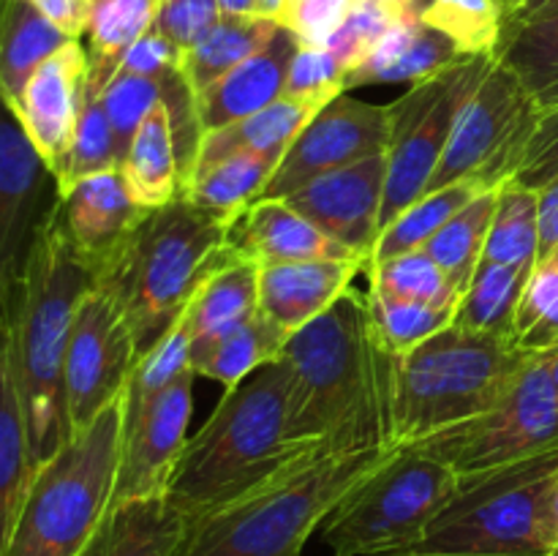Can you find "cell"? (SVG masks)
Masks as SVG:
<instances>
[{
  "label": "cell",
  "instance_id": "56",
  "mask_svg": "<svg viewBox=\"0 0 558 556\" xmlns=\"http://www.w3.org/2000/svg\"><path fill=\"white\" fill-rule=\"evenodd\" d=\"M548 556H558V485L550 505V527H548Z\"/></svg>",
  "mask_w": 558,
  "mask_h": 556
},
{
  "label": "cell",
  "instance_id": "25",
  "mask_svg": "<svg viewBox=\"0 0 558 556\" xmlns=\"http://www.w3.org/2000/svg\"><path fill=\"white\" fill-rule=\"evenodd\" d=\"M36 478L25 412L11 368L9 336L0 322V556H9L22 505Z\"/></svg>",
  "mask_w": 558,
  "mask_h": 556
},
{
  "label": "cell",
  "instance_id": "30",
  "mask_svg": "<svg viewBox=\"0 0 558 556\" xmlns=\"http://www.w3.org/2000/svg\"><path fill=\"white\" fill-rule=\"evenodd\" d=\"M289 333L281 330L270 316L259 314L229 336L205 347H191V368L196 376L221 382L223 387H238L256 368L276 363L281 358Z\"/></svg>",
  "mask_w": 558,
  "mask_h": 556
},
{
  "label": "cell",
  "instance_id": "37",
  "mask_svg": "<svg viewBox=\"0 0 558 556\" xmlns=\"http://www.w3.org/2000/svg\"><path fill=\"white\" fill-rule=\"evenodd\" d=\"M539 249V191L526 189L518 180H507L496 196L483 262L496 265H537Z\"/></svg>",
  "mask_w": 558,
  "mask_h": 556
},
{
  "label": "cell",
  "instance_id": "4",
  "mask_svg": "<svg viewBox=\"0 0 558 556\" xmlns=\"http://www.w3.org/2000/svg\"><path fill=\"white\" fill-rule=\"evenodd\" d=\"M396 450L311 452L262 488L189 518L174 556H300L332 507Z\"/></svg>",
  "mask_w": 558,
  "mask_h": 556
},
{
  "label": "cell",
  "instance_id": "58",
  "mask_svg": "<svg viewBox=\"0 0 558 556\" xmlns=\"http://www.w3.org/2000/svg\"><path fill=\"white\" fill-rule=\"evenodd\" d=\"M379 3L390 5L398 14H417V0H379Z\"/></svg>",
  "mask_w": 558,
  "mask_h": 556
},
{
  "label": "cell",
  "instance_id": "45",
  "mask_svg": "<svg viewBox=\"0 0 558 556\" xmlns=\"http://www.w3.org/2000/svg\"><path fill=\"white\" fill-rule=\"evenodd\" d=\"M515 341L529 352L558 347V259L537 262L515 316Z\"/></svg>",
  "mask_w": 558,
  "mask_h": 556
},
{
  "label": "cell",
  "instance_id": "49",
  "mask_svg": "<svg viewBox=\"0 0 558 556\" xmlns=\"http://www.w3.org/2000/svg\"><path fill=\"white\" fill-rule=\"evenodd\" d=\"M349 0H283L278 25L298 36L300 44L325 47L343 22Z\"/></svg>",
  "mask_w": 558,
  "mask_h": 556
},
{
  "label": "cell",
  "instance_id": "39",
  "mask_svg": "<svg viewBox=\"0 0 558 556\" xmlns=\"http://www.w3.org/2000/svg\"><path fill=\"white\" fill-rule=\"evenodd\" d=\"M420 20L450 38L463 55H496L507 11L501 0H430Z\"/></svg>",
  "mask_w": 558,
  "mask_h": 556
},
{
  "label": "cell",
  "instance_id": "46",
  "mask_svg": "<svg viewBox=\"0 0 558 556\" xmlns=\"http://www.w3.org/2000/svg\"><path fill=\"white\" fill-rule=\"evenodd\" d=\"M343 82H347V65L330 49L300 44L289 65L283 98L322 109L327 101L347 93Z\"/></svg>",
  "mask_w": 558,
  "mask_h": 556
},
{
  "label": "cell",
  "instance_id": "40",
  "mask_svg": "<svg viewBox=\"0 0 558 556\" xmlns=\"http://www.w3.org/2000/svg\"><path fill=\"white\" fill-rule=\"evenodd\" d=\"M161 5L163 0H93L87 22L90 63L112 76L114 60L156 25Z\"/></svg>",
  "mask_w": 558,
  "mask_h": 556
},
{
  "label": "cell",
  "instance_id": "35",
  "mask_svg": "<svg viewBox=\"0 0 558 556\" xmlns=\"http://www.w3.org/2000/svg\"><path fill=\"white\" fill-rule=\"evenodd\" d=\"M109 76L101 69L90 63V74H87L85 93H82L80 118H76L74 140H71L69 153H65L63 164H60L58 174V191L69 189L76 180L87 178V174L107 172V169L120 167L118 142H114L112 123L107 118V109L101 101V87L107 85Z\"/></svg>",
  "mask_w": 558,
  "mask_h": 556
},
{
  "label": "cell",
  "instance_id": "23",
  "mask_svg": "<svg viewBox=\"0 0 558 556\" xmlns=\"http://www.w3.org/2000/svg\"><path fill=\"white\" fill-rule=\"evenodd\" d=\"M461 58L466 55L450 38L425 25L420 14H403L371 49L368 58L349 71L343 87L352 90L363 85H398V82L417 85Z\"/></svg>",
  "mask_w": 558,
  "mask_h": 556
},
{
  "label": "cell",
  "instance_id": "44",
  "mask_svg": "<svg viewBox=\"0 0 558 556\" xmlns=\"http://www.w3.org/2000/svg\"><path fill=\"white\" fill-rule=\"evenodd\" d=\"M371 316L376 322L381 341L390 347V352L403 354L417 343L428 341L430 336L441 333L456 322L458 303L450 305H425L409 303V300L387 298V294L368 289Z\"/></svg>",
  "mask_w": 558,
  "mask_h": 556
},
{
  "label": "cell",
  "instance_id": "6",
  "mask_svg": "<svg viewBox=\"0 0 558 556\" xmlns=\"http://www.w3.org/2000/svg\"><path fill=\"white\" fill-rule=\"evenodd\" d=\"M512 336L450 325L396 358V445H414L488 412L537 358Z\"/></svg>",
  "mask_w": 558,
  "mask_h": 556
},
{
  "label": "cell",
  "instance_id": "53",
  "mask_svg": "<svg viewBox=\"0 0 558 556\" xmlns=\"http://www.w3.org/2000/svg\"><path fill=\"white\" fill-rule=\"evenodd\" d=\"M558 249V178L539 189V249L537 262Z\"/></svg>",
  "mask_w": 558,
  "mask_h": 556
},
{
  "label": "cell",
  "instance_id": "20",
  "mask_svg": "<svg viewBox=\"0 0 558 556\" xmlns=\"http://www.w3.org/2000/svg\"><path fill=\"white\" fill-rule=\"evenodd\" d=\"M363 256L259 265V309L289 336L325 314L365 273Z\"/></svg>",
  "mask_w": 558,
  "mask_h": 556
},
{
  "label": "cell",
  "instance_id": "41",
  "mask_svg": "<svg viewBox=\"0 0 558 556\" xmlns=\"http://www.w3.org/2000/svg\"><path fill=\"white\" fill-rule=\"evenodd\" d=\"M365 276H368V289L387 298L425 305L461 303L456 283L425 251H409L376 265H365Z\"/></svg>",
  "mask_w": 558,
  "mask_h": 556
},
{
  "label": "cell",
  "instance_id": "9",
  "mask_svg": "<svg viewBox=\"0 0 558 556\" xmlns=\"http://www.w3.org/2000/svg\"><path fill=\"white\" fill-rule=\"evenodd\" d=\"M458 488L445 461L401 445L322 521L332 556H385L412 548Z\"/></svg>",
  "mask_w": 558,
  "mask_h": 556
},
{
  "label": "cell",
  "instance_id": "51",
  "mask_svg": "<svg viewBox=\"0 0 558 556\" xmlns=\"http://www.w3.org/2000/svg\"><path fill=\"white\" fill-rule=\"evenodd\" d=\"M180 52L163 33L156 27L136 38L118 60H114L112 71H123V74H140V76H163L167 71L180 69Z\"/></svg>",
  "mask_w": 558,
  "mask_h": 556
},
{
  "label": "cell",
  "instance_id": "62",
  "mask_svg": "<svg viewBox=\"0 0 558 556\" xmlns=\"http://www.w3.org/2000/svg\"><path fill=\"white\" fill-rule=\"evenodd\" d=\"M428 3H430V0H417V14H420V11H423Z\"/></svg>",
  "mask_w": 558,
  "mask_h": 556
},
{
  "label": "cell",
  "instance_id": "32",
  "mask_svg": "<svg viewBox=\"0 0 558 556\" xmlns=\"http://www.w3.org/2000/svg\"><path fill=\"white\" fill-rule=\"evenodd\" d=\"M534 267L480 262L472 283L458 303L452 325L474 333L515 338V316Z\"/></svg>",
  "mask_w": 558,
  "mask_h": 556
},
{
  "label": "cell",
  "instance_id": "36",
  "mask_svg": "<svg viewBox=\"0 0 558 556\" xmlns=\"http://www.w3.org/2000/svg\"><path fill=\"white\" fill-rule=\"evenodd\" d=\"M477 183H452L439 191H428L423 200L409 205L407 210L398 213L390 223L379 232L374 251L368 256V265L376 262L392 259L398 254H409V251H423L428 240L450 221L456 213H461L474 196L483 194Z\"/></svg>",
  "mask_w": 558,
  "mask_h": 556
},
{
  "label": "cell",
  "instance_id": "10",
  "mask_svg": "<svg viewBox=\"0 0 558 556\" xmlns=\"http://www.w3.org/2000/svg\"><path fill=\"white\" fill-rule=\"evenodd\" d=\"M496 55H466L439 74L412 85L407 96L390 104V147L379 227L423 200L447 150L463 104L480 87ZM379 229V232H381Z\"/></svg>",
  "mask_w": 558,
  "mask_h": 556
},
{
  "label": "cell",
  "instance_id": "21",
  "mask_svg": "<svg viewBox=\"0 0 558 556\" xmlns=\"http://www.w3.org/2000/svg\"><path fill=\"white\" fill-rule=\"evenodd\" d=\"M298 47V36L278 25V31L272 33V38L259 52L234 65L229 74L213 82L207 90L196 93L194 109L199 136L251 118V114L262 112L265 107L276 104L278 98H283L289 65H292Z\"/></svg>",
  "mask_w": 558,
  "mask_h": 556
},
{
  "label": "cell",
  "instance_id": "26",
  "mask_svg": "<svg viewBox=\"0 0 558 556\" xmlns=\"http://www.w3.org/2000/svg\"><path fill=\"white\" fill-rule=\"evenodd\" d=\"M129 194L136 205L156 210L169 205L178 196H185V169L174 140L172 114L167 101L158 104L131 140L129 153L120 164Z\"/></svg>",
  "mask_w": 558,
  "mask_h": 556
},
{
  "label": "cell",
  "instance_id": "57",
  "mask_svg": "<svg viewBox=\"0 0 558 556\" xmlns=\"http://www.w3.org/2000/svg\"><path fill=\"white\" fill-rule=\"evenodd\" d=\"M256 9H259V16H267V20H278L283 9V0H256Z\"/></svg>",
  "mask_w": 558,
  "mask_h": 556
},
{
  "label": "cell",
  "instance_id": "17",
  "mask_svg": "<svg viewBox=\"0 0 558 556\" xmlns=\"http://www.w3.org/2000/svg\"><path fill=\"white\" fill-rule=\"evenodd\" d=\"M385 180L387 150L308 180L287 202L336 243L368 262L379 240Z\"/></svg>",
  "mask_w": 558,
  "mask_h": 556
},
{
  "label": "cell",
  "instance_id": "61",
  "mask_svg": "<svg viewBox=\"0 0 558 556\" xmlns=\"http://www.w3.org/2000/svg\"><path fill=\"white\" fill-rule=\"evenodd\" d=\"M385 556H463V554H385Z\"/></svg>",
  "mask_w": 558,
  "mask_h": 556
},
{
  "label": "cell",
  "instance_id": "29",
  "mask_svg": "<svg viewBox=\"0 0 558 556\" xmlns=\"http://www.w3.org/2000/svg\"><path fill=\"white\" fill-rule=\"evenodd\" d=\"M69 41L31 0H0V98L14 112L33 71Z\"/></svg>",
  "mask_w": 558,
  "mask_h": 556
},
{
  "label": "cell",
  "instance_id": "2",
  "mask_svg": "<svg viewBox=\"0 0 558 556\" xmlns=\"http://www.w3.org/2000/svg\"><path fill=\"white\" fill-rule=\"evenodd\" d=\"M90 287L96 278L71 243L58 202L33 243L3 322L36 469L71 439L63 368L76 309Z\"/></svg>",
  "mask_w": 558,
  "mask_h": 556
},
{
  "label": "cell",
  "instance_id": "3",
  "mask_svg": "<svg viewBox=\"0 0 558 556\" xmlns=\"http://www.w3.org/2000/svg\"><path fill=\"white\" fill-rule=\"evenodd\" d=\"M319 450L314 442L292 436L287 374L281 363H267L229 387L205 425L189 436L169 478L167 499L196 518L262 488Z\"/></svg>",
  "mask_w": 558,
  "mask_h": 556
},
{
  "label": "cell",
  "instance_id": "11",
  "mask_svg": "<svg viewBox=\"0 0 558 556\" xmlns=\"http://www.w3.org/2000/svg\"><path fill=\"white\" fill-rule=\"evenodd\" d=\"M414 447L445 461L458 474L558 450V387L550 374V349L521 371L488 412L436 431L414 442Z\"/></svg>",
  "mask_w": 558,
  "mask_h": 556
},
{
  "label": "cell",
  "instance_id": "47",
  "mask_svg": "<svg viewBox=\"0 0 558 556\" xmlns=\"http://www.w3.org/2000/svg\"><path fill=\"white\" fill-rule=\"evenodd\" d=\"M403 14L392 11L390 5L379 3V0H354V3H349L347 16H343V22L338 25V31L332 33L325 47L347 65L349 74V71H354L368 58L371 49L381 41V36Z\"/></svg>",
  "mask_w": 558,
  "mask_h": 556
},
{
  "label": "cell",
  "instance_id": "64",
  "mask_svg": "<svg viewBox=\"0 0 558 556\" xmlns=\"http://www.w3.org/2000/svg\"><path fill=\"white\" fill-rule=\"evenodd\" d=\"M349 3H354V0H349Z\"/></svg>",
  "mask_w": 558,
  "mask_h": 556
},
{
  "label": "cell",
  "instance_id": "8",
  "mask_svg": "<svg viewBox=\"0 0 558 556\" xmlns=\"http://www.w3.org/2000/svg\"><path fill=\"white\" fill-rule=\"evenodd\" d=\"M123 450V398L36 469L9 556H82L112 507Z\"/></svg>",
  "mask_w": 558,
  "mask_h": 556
},
{
  "label": "cell",
  "instance_id": "5",
  "mask_svg": "<svg viewBox=\"0 0 558 556\" xmlns=\"http://www.w3.org/2000/svg\"><path fill=\"white\" fill-rule=\"evenodd\" d=\"M229 223L232 218L178 196L147 213L123 259L96 283L120 300L140 354L183 316L199 283L234 259L227 245Z\"/></svg>",
  "mask_w": 558,
  "mask_h": 556
},
{
  "label": "cell",
  "instance_id": "19",
  "mask_svg": "<svg viewBox=\"0 0 558 556\" xmlns=\"http://www.w3.org/2000/svg\"><path fill=\"white\" fill-rule=\"evenodd\" d=\"M87 74H90V52L82 47L80 38H71L33 71L16 104L22 129L49 164L52 174H58L74 140Z\"/></svg>",
  "mask_w": 558,
  "mask_h": 556
},
{
  "label": "cell",
  "instance_id": "15",
  "mask_svg": "<svg viewBox=\"0 0 558 556\" xmlns=\"http://www.w3.org/2000/svg\"><path fill=\"white\" fill-rule=\"evenodd\" d=\"M390 134V107L357 101L341 93L294 136L259 200H287L319 174L385 153Z\"/></svg>",
  "mask_w": 558,
  "mask_h": 556
},
{
  "label": "cell",
  "instance_id": "18",
  "mask_svg": "<svg viewBox=\"0 0 558 556\" xmlns=\"http://www.w3.org/2000/svg\"><path fill=\"white\" fill-rule=\"evenodd\" d=\"M147 207L136 205L120 169L87 174L60 191V218L71 243L90 267L96 283L123 259L131 238L147 218Z\"/></svg>",
  "mask_w": 558,
  "mask_h": 556
},
{
  "label": "cell",
  "instance_id": "33",
  "mask_svg": "<svg viewBox=\"0 0 558 556\" xmlns=\"http://www.w3.org/2000/svg\"><path fill=\"white\" fill-rule=\"evenodd\" d=\"M496 58L523 82L539 112L558 107V14L505 25Z\"/></svg>",
  "mask_w": 558,
  "mask_h": 556
},
{
  "label": "cell",
  "instance_id": "63",
  "mask_svg": "<svg viewBox=\"0 0 558 556\" xmlns=\"http://www.w3.org/2000/svg\"><path fill=\"white\" fill-rule=\"evenodd\" d=\"M550 256H556V259H558V249H556V251H554V254H550Z\"/></svg>",
  "mask_w": 558,
  "mask_h": 556
},
{
  "label": "cell",
  "instance_id": "48",
  "mask_svg": "<svg viewBox=\"0 0 558 556\" xmlns=\"http://www.w3.org/2000/svg\"><path fill=\"white\" fill-rule=\"evenodd\" d=\"M221 16L218 0H163L153 27L163 33L180 52H189L218 25Z\"/></svg>",
  "mask_w": 558,
  "mask_h": 556
},
{
  "label": "cell",
  "instance_id": "54",
  "mask_svg": "<svg viewBox=\"0 0 558 556\" xmlns=\"http://www.w3.org/2000/svg\"><path fill=\"white\" fill-rule=\"evenodd\" d=\"M554 14H558V0H529L523 9H518L515 14L507 16L505 25H523V22L548 20V16Z\"/></svg>",
  "mask_w": 558,
  "mask_h": 556
},
{
  "label": "cell",
  "instance_id": "24",
  "mask_svg": "<svg viewBox=\"0 0 558 556\" xmlns=\"http://www.w3.org/2000/svg\"><path fill=\"white\" fill-rule=\"evenodd\" d=\"M189 516L167 496H142L109 507L82 556H174Z\"/></svg>",
  "mask_w": 558,
  "mask_h": 556
},
{
  "label": "cell",
  "instance_id": "28",
  "mask_svg": "<svg viewBox=\"0 0 558 556\" xmlns=\"http://www.w3.org/2000/svg\"><path fill=\"white\" fill-rule=\"evenodd\" d=\"M319 109L308 107V104L292 101V98H278L276 104L251 114V118L223 125V129L207 131V134L199 136V145H196L191 174L196 169H205L210 164L221 161V158L234 156V153H259V156L278 164L283 153H287V147L294 142V136L303 131V125Z\"/></svg>",
  "mask_w": 558,
  "mask_h": 556
},
{
  "label": "cell",
  "instance_id": "52",
  "mask_svg": "<svg viewBox=\"0 0 558 556\" xmlns=\"http://www.w3.org/2000/svg\"><path fill=\"white\" fill-rule=\"evenodd\" d=\"M31 5L69 38H82L87 33L93 0H31Z\"/></svg>",
  "mask_w": 558,
  "mask_h": 556
},
{
  "label": "cell",
  "instance_id": "12",
  "mask_svg": "<svg viewBox=\"0 0 558 556\" xmlns=\"http://www.w3.org/2000/svg\"><path fill=\"white\" fill-rule=\"evenodd\" d=\"M539 114L543 112L523 82L496 58L477 90L463 104L428 191L463 180L485 191L501 189L515 178Z\"/></svg>",
  "mask_w": 558,
  "mask_h": 556
},
{
  "label": "cell",
  "instance_id": "43",
  "mask_svg": "<svg viewBox=\"0 0 558 556\" xmlns=\"http://www.w3.org/2000/svg\"><path fill=\"white\" fill-rule=\"evenodd\" d=\"M180 76H183L180 69L167 71L163 76H140L112 71L107 85L101 87V101L104 109H107L109 123H112L120 164H123L125 153H129L131 140H134V134L140 131L142 120H145L158 104L167 101L169 90H172L174 82H178Z\"/></svg>",
  "mask_w": 558,
  "mask_h": 556
},
{
  "label": "cell",
  "instance_id": "34",
  "mask_svg": "<svg viewBox=\"0 0 558 556\" xmlns=\"http://www.w3.org/2000/svg\"><path fill=\"white\" fill-rule=\"evenodd\" d=\"M278 164L259 153H234L205 169H196L185 183V196L194 205L234 218L262 196Z\"/></svg>",
  "mask_w": 558,
  "mask_h": 556
},
{
  "label": "cell",
  "instance_id": "38",
  "mask_svg": "<svg viewBox=\"0 0 558 556\" xmlns=\"http://www.w3.org/2000/svg\"><path fill=\"white\" fill-rule=\"evenodd\" d=\"M496 196H499V189L483 191L480 196H474L423 249L450 276V281L456 283L461 298L469 283H472L480 262H483L490 218H494L496 210Z\"/></svg>",
  "mask_w": 558,
  "mask_h": 556
},
{
  "label": "cell",
  "instance_id": "16",
  "mask_svg": "<svg viewBox=\"0 0 558 556\" xmlns=\"http://www.w3.org/2000/svg\"><path fill=\"white\" fill-rule=\"evenodd\" d=\"M194 376V368H189L136 418L123 420V450L112 505L142 496H167L174 463L189 442Z\"/></svg>",
  "mask_w": 558,
  "mask_h": 556
},
{
  "label": "cell",
  "instance_id": "31",
  "mask_svg": "<svg viewBox=\"0 0 558 556\" xmlns=\"http://www.w3.org/2000/svg\"><path fill=\"white\" fill-rule=\"evenodd\" d=\"M276 31L278 22L267 20V16L223 14L218 20V25L196 47L183 52V58H180V74H183L191 93L196 96V93L207 90L213 82L221 80L223 74H229L234 65L243 63L245 58L259 52Z\"/></svg>",
  "mask_w": 558,
  "mask_h": 556
},
{
  "label": "cell",
  "instance_id": "60",
  "mask_svg": "<svg viewBox=\"0 0 558 556\" xmlns=\"http://www.w3.org/2000/svg\"><path fill=\"white\" fill-rule=\"evenodd\" d=\"M550 374H554V382L558 387V347L550 349Z\"/></svg>",
  "mask_w": 558,
  "mask_h": 556
},
{
  "label": "cell",
  "instance_id": "13",
  "mask_svg": "<svg viewBox=\"0 0 558 556\" xmlns=\"http://www.w3.org/2000/svg\"><path fill=\"white\" fill-rule=\"evenodd\" d=\"M136 360L140 349L120 300L109 289L90 287L76 309L63 368L71 436L123 398Z\"/></svg>",
  "mask_w": 558,
  "mask_h": 556
},
{
  "label": "cell",
  "instance_id": "22",
  "mask_svg": "<svg viewBox=\"0 0 558 556\" xmlns=\"http://www.w3.org/2000/svg\"><path fill=\"white\" fill-rule=\"evenodd\" d=\"M227 245L240 259L256 265L354 256L341 243L294 210L287 200H256L232 218Z\"/></svg>",
  "mask_w": 558,
  "mask_h": 556
},
{
  "label": "cell",
  "instance_id": "7",
  "mask_svg": "<svg viewBox=\"0 0 558 556\" xmlns=\"http://www.w3.org/2000/svg\"><path fill=\"white\" fill-rule=\"evenodd\" d=\"M558 450L458 474V488L423 537L401 554L548 556Z\"/></svg>",
  "mask_w": 558,
  "mask_h": 556
},
{
  "label": "cell",
  "instance_id": "50",
  "mask_svg": "<svg viewBox=\"0 0 558 556\" xmlns=\"http://www.w3.org/2000/svg\"><path fill=\"white\" fill-rule=\"evenodd\" d=\"M558 178V107L545 109L539 114V123L529 140L526 156L518 167L515 178L526 189L539 191L550 180Z\"/></svg>",
  "mask_w": 558,
  "mask_h": 556
},
{
  "label": "cell",
  "instance_id": "14",
  "mask_svg": "<svg viewBox=\"0 0 558 556\" xmlns=\"http://www.w3.org/2000/svg\"><path fill=\"white\" fill-rule=\"evenodd\" d=\"M58 202L52 169L0 98V322L9 319L33 243Z\"/></svg>",
  "mask_w": 558,
  "mask_h": 556
},
{
  "label": "cell",
  "instance_id": "59",
  "mask_svg": "<svg viewBox=\"0 0 558 556\" xmlns=\"http://www.w3.org/2000/svg\"><path fill=\"white\" fill-rule=\"evenodd\" d=\"M501 3H505V11H507V16H510V14H515L518 9H523V5H526L529 0H501Z\"/></svg>",
  "mask_w": 558,
  "mask_h": 556
},
{
  "label": "cell",
  "instance_id": "42",
  "mask_svg": "<svg viewBox=\"0 0 558 556\" xmlns=\"http://www.w3.org/2000/svg\"><path fill=\"white\" fill-rule=\"evenodd\" d=\"M191 368V327L185 311L147 352L140 354L123 392V420L136 418L153 398L161 396L180 374Z\"/></svg>",
  "mask_w": 558,
  "mask_h": 556
},
{
  "label": "cell",
  "instance_id": "1",
  "mask_svg": "<svg viewBox=\"0 0 558 556\" xmlns=\"http://www.w3.org/2000/svg\"><path fill=\"white\" fill-rule=\"evenodd\" d=\"M396 352L381 341L368 292L349 289L303 330L292 333L281 363L289 382V431L325 452L396 445Z\"/></svg>",
  "mask_w": 558,
  "mask_h": 556
},
{
  "label": "cell",
  "instance_id": "27",
  "mask_svg": "<svg viewBox=\"0 0 558 556\" xmlns=\"http://www.w3.org/2000/svg\"><path fill=\"white\" fill-rule=\"evenodd\" d=\"M259 311V265L234 256L199 283L185 309L191 347H205L229 336Z\"/></svg>",
  "mask_w": 558,
  "mask_h": 556
},
{
  "label": "cell",
  "instance_id": "55",
  "mask_svg": "<svg viewBox=\"0 0 558 556\" xmlns=\"http://www.w3.org/2000/svg\"><path fill=\"white\" fill-rule=\"evenodd\" d=\"M218 5L227 16H259L256 0H218Z\"/></svg>",
  "mask_w": 558,
  "mask_h": 556
}]
</instances>
